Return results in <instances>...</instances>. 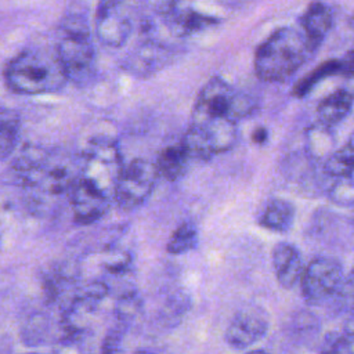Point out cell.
Segmentation results:
<instances>
[{"label": "cell", "instance_id": "cell-3", "mask_svg": "<svg viewBox=\"0 0 354 354\" xmlns=\"http://www.w3.org/2000/svg\"><path fill=\"white\" fill-rule=\"evenodd\" d=\"M123 167L118 144L109 138L97 137L86 145L80 155L77 178L109 201H113Z\"/></svg>", "mask_w": 354, "mask_h": 354}, {"label": "cell", "instance_id": "cell-18", "mask_svg": "<svg viewBox=\"0 0 354 354\" xmlns=\"http://www.w3.org/2000/svg\"><path fill=\"white\" fill-rule=\"evenodd\" d=\"M295 213V206L289 201L274 198L270 199L268 203L264 206L259 223L267 230L286 232L293 225Z\"/></svg>", "mask_w": 354, "mask_h": 354}, {"label": "cell", "instance_id": "cell-24", "mask_svg": "<svg viewBox=\"0 0 354 354\" xmlns=\"http://www.w3.org/2000/svg\"><path fill=\"white\" fill-rule=\"evenodd\" d=\"M50 335V324L46 315L35 314L22 326L21 339L26 346H41Z\"/></svg>", "mask_w": 354, "mask_h": 354}, {"label": "cell", "instance_id": "cell-20", "mask_svg": "<svg viewBox=\"0 0 354 354\" xmlns=\"http://www.w3.org/2000/svg\"><path fill=\"white\" fill-rule=\"evenodd\" d=\"M21 118L12 109H0V159L8 158L17 147Z\"/></svg>", "mask_w": 354, "mask_h": 354}, {"label": "cell", "instance_id": "cell-14", "mask_svg": "<svg viewBox=\"0 0 354 354\" xmlns=\"http://www.w3.org/2000/svg\"><path fill=\"white\" fill-rule=\"evenodd\" d=\"M50 155L35 145H25L14 159L12 169L25 187H36L41 183Z\"/></svg>", "mask_w": 354, "mask_h": 354}, {"label": "cell", "instance_id": "cell-15", "mask_svg": "<svg viewBox=\"0 0 354 354\" xmlns=\"http://www.w3.org/2000/svg\"><path fill=\"white\" fill-rule=\"evenodd\" d=\"M333 24V12L325 3H311L300 18L306 41L311 53L322 43Z\"/></svg>", "mask_w": 354, "mask_h": 354}, {"label": "cell", "instance_id": "cell-12", "mask_svg": "<svg viewBox=\"0 0 354 354\" xmlns=\"http://www.w3.org/2000/svg\"><path fill=\"white\" fill-rule=\"evenodd\" d=\"M272 266L278 283L285 289H290L300 282L306 267L300 252L289 242H278L274 246Z\"/></svg>", "mask_w": 354, "mask_h": 354}, {"label": "cell", "instance_id": "cell-30", "mask_svg": "<svg viewBox=\"0 0 354 354\" xmlns=\"http://www.w3.org/2000/svg\"><path fill=\"white\" fill-rule=\"evenodd\" d=\"M339 66H340L339 75L354 77V50L346 53L344 57L339 59Z\"/></svg>", "mask_w": 354, "mask_h": 354}, {"label": "cell", "instance_id": "cell-35", "mask_svg": "<svg viewBox=\"0 0 354 354\" xmlns=\"http://www.w3.org/2000/svg\"><path fill=\"white\" fill-rule=\"evenodd\" d=\"M351 281L354 282V270H353V278H351Z\"/></svg>", "mask_w": 354, "mask_h": 354}, {"label": "cell", "instance_id": "cell-23", "mask_svg": "<svg viewBox=\"0 0 354 354\" xmlns=\"http://www.w3.org/2000/svg\"><path fill=\"white\" fill-rule=\"evenodd\" d=\"M340 73V66H339V59H328L322 64H319L315 69H313L310 73H307L303 79H300L295 88L293 94L296 97H303L308 94L315 84H318L321 80Z\"/></svg>", "mask_w": 354, "mask_h": 354}, {"label": "cell", "instance_id": "cell-9", "mask_svg": "<svg viewBox=\"0 0 354 354\" xmlns=\"http://www.w3.org/2000/svg\"><path fill=\"white\" fill-rule=\"evenodd\" d=\"M94 29L97 39L106 47H122L133 32V18L126 3L101 1L95 11Z\"/></svg>", "mask_w": 354, "mask_h": 354}, {"label": "cell", "instance_id": "cell-6", "mask_svg": "<svg viewBox=\"0 0 354 354\" xmlns=\"http://www.w3.org/2000/svg\"><path fill=\"white\" fill-rule=\"evenodd\" d=\"M236 123L230 119H210L191 123L183 136L181 145L189 159L207 160L231 149L236 141Z\"/></svg>", "mask_w": 354, "mask_h": 354}, {"label": "cell", "instance_id": "cell-7", "mask_svg": "<svg viewBox=\"0 0 354 354\" xmlns=\"http://www.w3.org/2000/svg\"><path fill=\"white\" fill-rule=\"evenodd\" d=\"M343 283V267L332 257L319 256L306 267L300 279L303 299L317 306L333 297Z\"/></svg>", "mask_w": 354, "mask_h": 354}, {"label": "cell", "instance_id": "cell-2", "mask_svg": "<svg viewBox=\"0 0 354 354\" xmlns=\"http://www.w3.org/2000/svg\"><path fill=\"white\" fill-rule=\"evenodd\" d=\"M4 79L10 90L18 94H41L61 88L68 80L55 54L41 48H28L14 57Z\"/></svg>", "mask_w": 354, "mask_h": 354}, {"label": "cell", "instance_id": "cell-25", "mask_svg": "<svg viewBox=\"0 0 354 354\" xmlns=\"http://www.w3.org/2000/svg\"><path fill=\"white\" fill-rule=\"evenodd\" d=\"M140 308H141V300L138 295L133 290L126 292L115 303V308H113L115 321L130 325L134 317L138 314Z\"/></svg>", "mask_w": 354, "mask_h": 354}, {"label": "cell", "instance_id": "cell-27", "mask_svg": "<svg viewBox=\"0 0 354 354\" xmlns=\"http://www.w3.org/2000/svg\"><path fill=\"white\" fill-rule=\"evenodd\" d=\"M332 201L339 205H353L354 203V176L339 178L330 192H329Z\"/></svg>", "mask_w": 354, "mask_h": 354}, {"label": "cell", "instance_id": "cell-11", "mask_svg": "<svg viewBox=\"0 0 354 354\" xmlns=\"http://www.w3.org/2000/svg\"><path fill=\"white\" fill-rule=\"evenodd\" d=\"M66 195L72 207L73 220L77 224H91L100 220L108 212L112 202L100 192L87 187L77 178V176Z\"/></svg>", "mask_w": 354, "mask_h": 354}, {"label": "cell", "instance_id": "cell-1", "mask_svg": "<svg viewBox=\"0 0 354 354\" xmlns=\"http://www.w3.org/2000/svg\"><path fill=\"white\" fill-rule=\"evenodd\" d=\"M310 54L304 35L295 28L283 26L257 47L254 72L264 82H283L300 69Z\"/></svg>", "mask_w": 354, "mask_h": 354}, {"label": "cell", "instance_id": "cell-16", "mask_svg": "<svg viewBox=\"0 0 354 354\" xmlns=\"http://www.w3.org/2000/svg\"><path fill=\"white\" fill-rule=\"evenodd\" d=\"M354 95L347 90H336L326 95L317 106V118L321 126L332 127L340 123L351 111Z\"/></svg>", "mask_w": 354, "mask_h": 354}, {"label": "cell", "instance_id": "cell-34", "mask_svg": "<svg viewBox=\"0 0 354 354\" xmlns=\"http://www.w3.org/2000/svg\"><path fill=\"white\" fill-rule=\"evenodd\" d=\"M133 354H151L148 350H137V351H134Z\"/></svg>", "mask_w": 354, "mask_h": 354}, {"label": "cell", "instance_id": "cell-8", "mask_svg": "<svg viewBox=\"0 0 354 354\" xmlns=\"http://www.w3.org/2000/svg\"><path fill=\"white\" fill-rule=\"evenodd\" d=\"M158 177L155 163L142 158L133 159L123 167L116 185L115 201L118 206L127 212L142 205L151 195Z\"/></svg>", "mask_w": 354, "mask_h": 354}, {"label": "cell", "instance_id": "cell-26", "mask_svg": "<svg viewBox=\"0 0 354 354\" xmlns=\"http://www.w3.org/2000/svg\"><path fill=\"white\" fill-rule=\"evenodd\" d=\"M130 325L115 321V324L106 330L102 343H101V354H116L120 348L123 337Z\"/></svg>", "mask_w": 354, "mask_h": 354}, {"label": "cell", "instance_id": "cell-17", "mask_svg": "<svg viewBox=\"0 0 354 354\" xmlns=\"http://www.w3.org/2000/svg\"><path fill=\"white\" fill-rule=\"evenodd\" d=\"M189 156L181 144H174L165 147L155 162L158 176L167 181H176L181 178L188 169Z\"/></svg>", "mask_w": 354, "mask_h": 354}, {"label": "cell", "instance_id": "cell-28", "mask_svg": "<svg viewBox=\"0 0 354 354\" xmlns=\"http://www.w3.org/2000/svg\"><path fill=\"white\" fill-rule=\"evenodd\" d=\"M50 354H86L82 339H73V337H61Z\"/></svg>", "mask_w": 354, "mask_h": 354}, {"label": "cell", "instance_id": "cell-21", "mask_svg": "<svg viewBox=\"0 0 354 354\" xmlns=\"http://www.w3.org/2000/svg\"><path fill=\"white\" fill-rule=\"evenodd\" d=\"M167 51L165 47H162L159 43L148 41L144 43L142 47H140L129 59V66H131V71L134 72H151L153 68H158L162 65L163 58L167 57Z\"/></svg>", "mask_w": 354, "mask_h": 354}, {"label": "cell", "instance_id": "cell-10", "mask_svg": "<svg viewBox=\"0 0 354 354\" xmlns=\"http://www.w3.org/2000/svg\"><path fill=\"white\" fill-rule=\"evenodd\" d=\"M270 318L260 306L239 308L225 329V343L234 348H248L261 340L268 330Z\"/></svg>", "mask_w": 354, "mask_h": 354}, {"label": "cell", "instance_id": "cell-31", "mask_svg": "<svg viewBox=\"0 0 354 354\" xmlns=\"http://www.w3.org/2000/svg\"><path fill=\"white\" fill-rule=\"evenodd\" d=\"M340 353H342L340 340H339V335H336L332 339L326 340V343L319 354H340Z\"/></svg>", "mask_w": 354, "mask_h": 354}, {"label": "cell", "instance_id": "cell-29", "mask_svg": "<svg viewBox=\"0 0 354 354\" xmlns=\"http://www.w3.org/2000/svg\"><path fill=\"white\" fill-rule=\"evenodd\" d=\"M340 348L346 354H354V311H351L350 317L344 322L343 332L339 335Z\"/></svg>", "mask_w": 354, "mask_h": 354}, {"label": "cell", "instance_id": "cell-32", "mask_svg": "<svg viewBox=\"0 0 354 354\" xmlns=\"http://www.w3.org/2000/svg\"><path fill=\"white\" fill-rule=\"evenodd\" d=\"M252 140L256 144H264L268 140V130L266 127H256L252 133Z\"/></svg>", "mask_w": 354, "mask_h": 354}, {"label": "cell", "instance_id": "cell-19", "mask_svg": "<svg viewBox=\"0 0 354 354\" xmlns=\"http://www.w3.org/2000/svg\"><path fill=\"white\" fill-rule=\"evenodd\" d=\"M324 169L328 176L337 180L350 177L354 173V131L339 149L328 156Z\"/></svg>", "mask_w": 354, "mask_h": 354}, {"label": "cell", "instance_id": "cell-4", "mask_svg": "<svg viewBox=\"0 0 354 354\" xmlns=\"http://www.w3.org/2000/svg\"><path fill=\"white\" fill-rule=\"evenodd\" d=\"M61 32L55 54L66 79L82 82L91 73L95 58L87 19L80 14H69L61 22Z\"/></svg>", "mask_w": 354, "mask_h": 354}, {"label": "cell", "instance_id": "cell-13", "mask_svg": "<svg viewBox=\"0 0 354 354\" xmlns=\"http://www.w3.org/2000/svg\"><path fill=\"white\" fill-rule=\"evenodd\" d=\"M159 7L160 12L166 17L170 30L177 36H189L217 24L216 17L202 14L188 7L177 8V3H165Z\"/></svg>", "mask_w": 354, "mask_h": 354}, {"label": "cell", "instance_id": "cell-5", "mask_svg": "<svg viewBox=\"0 0 354 354\" xmlns=\"http://www.w3.org/2000/svg\"><path fill=\"white\" fill-rule=\"evenodd\" d=\"M252 100L235 90L221 77L213 76L201 88L194 109L192 122L230 119L238 122L252 109Z\"/></svg>", "mask_w": 354, "mask_h": 354}, {"label": "cell", "instance_id": "cell-33", "mask_svg": "<svg viewBox=\"0 0 354 354\" xmlns=\"http://www.w3.org/2000/svg\"><path fill=\"white\" fill-rule=\"evenodd\" d=\"M246 354H268V353H266V351H263V350H250V351H248Z\"/></svg>", "mask_w": 354, "mask_h": 354}, {"label": "cell", "instance_id": "cell-22", "mask_svg": "<svg viewBox=\"0 0 354 354\" xmlns=\"http://www.w3.org/2000/svg\"><path fill=\"white\" fill-rule=\"evenodd\" d=\"M198 243V228L192 221L181 223L170 235L166 250L170 254H181L192 250Z\"/></svg>", "mask_w": 354, "mask_h": 354}]
</instances>
